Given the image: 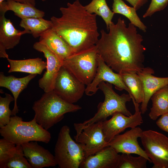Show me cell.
<instances>
[{
    "label": "cell",
    "instance_id": "cell-1",
    "mask_svg": "<svg viewBox=\"0 0 168 168\" xmlns=\"http://www.w3.org/2000/svg\"><path fill=\"white\" fill-rule=\"evenodd\" d=\"M130 22L127 26L119 17L117 22L109 26L107 33L102 30L101 36L96 45L97 54L105 63L118 73H137L144 68L142 36Z\"/></svg>",
    "mask_w": 168,
    "mask_h": 168
},
{
    "label": "cell",
    "instance_id": "cell-2",
    "mask_svg": "<svg viewBox=\"0 0 168 168\" xmlns=\"http://www.w3.org/2000/svg\"><path fill=\"white\" fill-rule=\"evenodd\" d=\"M67 7H61L62 16H52V29L72 48L74 52L95 45L100 35L98 31L96 16L88 12L76 0L68 2Z\"/></svg>",
    "mask_w": 168,
    "mask_h": 168
},
{
    "label": "cell",
    "instance_id": "cell-3",
    "mask_svg": "<svg viewBox=\"0 0 168 168\" xmlns=\"http://www.w3.org/2000/svg\"><path fill=\"white\" fill-rule=\"evenodd\" d=\"M81 109L79 105L62 99L53 91L44 92L32 106L36 122L46 130L62 120L65 114Z\"/></svg>",
    "mask_w": 168,
    "mask_h": 168
},
{
    "label": "cell",
    "instance_id": "cell-4",
    "mask_svg": "<svg viewBox=\"0 0 168 168\" xmlns=\"http://www.w3.org/2000/svg\"><path fill=\"white\" fill-rule=\"evenodd\" d=\"M0 133L16 145L32 141L48 143L51 138L50 133L39 124L34 117L26 122L16 115L11 116L9 123L0 128Z\"/></svg>",
    "mask_w": 168,
    "mask_h": 168
},
{
    "label": "cell",
    "instance_id": "cell-5",
    "mask_svg": "<svg viewBox=\"0 0 168 168\" xmlns=\"http://www.w3.org/2000/svg\"><path fill=\"white\" fill-rule=\"evenodd\" d=\"M98 88L103 92L104 100L99 103L97 112L92 118L82 123L74 124L76 133L83 127L105 121L109 116L116 112L122 113L128 116L132 115L126 105V103L130 101L132 99L129 94L124 93L119 95L113 89L112 84L108 82H101L99 84Z\"/></svg>",
    "mask_w": 168,
    "mask_h": 168
},
{
    "label": "cell",
    "instance_id": "cell-6",
    "mask_svg": "<svg viewBox=\"0 0 168 168\" xmlns=\"http://www.w3.org/2000/svg\"><path fill=\"white\" fill-rule=\"evenodd\" d=\"M96 45L75 52L63 60V66L79 80L87 86L91 83L97 71L98 62Z\"/></svg>",
    "mask_w": 168,
    "mask_h": 168
},
{
    "label": "cell",
    "instance_id": "cell-7",
    "mask_svg": "<svg viewBox=\"0 0 168 168\" xmlns=\"http://www.w3.org/2000/svg\"><path fill=\"white\" fill-rule=\"evenodd\" d=\"M70 133L68 126H62L55 145L54 158L60 168H79L85 158L82 146L73 140Z\"/></svg>",
    "mask_w": 168,
    "mask_h": 168
},
{
    "label": "cell",
    "instance_id": "cell-8",
    "mask_svg": "<svg viewBox=\"0 0 168 168\" xmlns=\"http://www.w3.org/2000/svg\"><path fill=\"white\" fill-rule=\"evenodd\" d=\"M140 138L144 151L153 164L152 168H168V138L150 129L143 131Z\"/></svg>",
    "mask_w": 168,
    "mask_h": 168
},
{
    "label": "cell",
    "instance_id": "cell-9",
    "mask_svg": "<svg viewBox=\"0 0 168 168\" xmlns=\"http://www.w3.org/2000/svg\"><path fill=\"white\" fill-rule=\"evenodd\" d=\"M85 85L63 65L56 78L53 91L65 101L73 104L83 96Z\"/></svg>",
    "mask_w": 168,
    "mask_h": 168
},
{
    "label": "cell",
    "instance_id": "cell-10",
    "mask_svg": "<svg viewBox=\"0 0 168 168\" xmlns=\"http://www.w3.org/2000/svg\"><path fill=\"white\" fill-rule=\"evenodd\" d=\"M74 138L82 146L85 158L108 146L102 130V122L83 127Z\"/></svg>",
    "mask_w": 168,
    "mask_h": 168
},
{
    "label": "cell",
    "instance_id": "cell-11",
    "mask_svg": "<svg viewBox=\"0 0 168 168\" xmlns=\"http://www.w3.org/2000/svg\"><path fill=\"white\" fill-rule=\"evenodd\" d=\"M135 112L130 116L120 112H116L109 120L102 122V128L105 141L109 142L116 136L128 128H133L141 125L143 122L139 105H134Z\"/></svg>",
    "mask_w": 168,
    "mask_h": 168
},
{
    "label": "cell",
    "instance_id": "cell-12",
    "mask_svg": "<svg viewBox=\"0 0 168 168\" xmlns=\"http://www.w3.org/2000/svg\"><path fill=\"white\" fill-rule=\"evenodd\" d=\"M33 48L43 53L46 59V71L38 81L39 86L44 92L53 91L56 78L63 65V60L46 45L40 42L35 43Z\"/></svg>",
    "mask_w": 168,
    "mask_h": 168
},
{
    "label": "cell",
    "instance_id": "cell-13",
    "mask_svg": "<svg viewBox=\"0 0 168 168\" xmlns=\"http://www.w3.org/2000/svg\"><path fill=\"white\" fill-rule=\"evenodd\" d=\"M97 60L98 66L96 74L91 83L87 86L85 91L86 94L88 96L95 94L99 89L98 86L99 83L104 82L114 85L115 89L119 91H127L131 96L133 101H135L129 90L122 80L120 74L114 72L98 54Z\"/></svg>",
    "mask_w": 168,
    "mask_h": 168
},
{
    "label": "cell",
    "instance_id": "cell-14",
    "mask_svg": "<svg viewBox=\"0 0 168 168\" xmlns=\"http://www.w3.org/2000/svg\"><path fill=\"white\" fill-rule=\"evenodd\" d=\"M143 132L138 127L131 128L123 134L114 137L108 143V146L113 148L118 153L134 154L142 156L151 162L145 151L139 145L138 139Z\"/></svg>",
    "mask_w": 168,
    "mask_h": 168
},
{
    "label": "cell",
    "instance_id": "cell-15",
    "mask_svg": "<svg viewBox=\"0 0 168 168\" xmlns=\"http://www.w3.org/2000/svg\"><path fill=\"white\" fill-rule=\"evenodd\" d=\"M31 33L25 30H17L10 20L5 17V14L0 13V57L8 58L6 50L14 48L19 43L21 35Z\"/></svg>",
    "mask_w": 168,
    "mask_h": 168
},
{
    "label": "cell",
    "instance_id": "cell-16",
    "mask_svg": "<svg viewBox=\"0 0 168 168\" xmlns=\"http://www.w3.org/2000/svg\"><path fill=\"white\" fill-rule=\"evenodd\" d=\"M25 157L32 168L54 167L57 165L54 156L48 150L32 141L21 145Z\"/></svg>",
    "mask_w": 168,
    "mask_h": 168
},
{
    "label": "cell",
    "instance_id": "cell-17",
    "mask_svg": "<svg viewBox=\"0 0 168 168\" xmlns=\"http://www.w3.org/2000/svg\"><path fill=\"white\" fill-rule=\"evenodd\" d=\"M154 72L152 68L146 67L137 73L142 82L143 90V99L140 110L142 114L147 110L148 103L152 95L158 90L168 85V77L155 76L153 75Z\"/></svg>",
    "mask_w": 168,
    "mask_h": 168
},
{
    "label": "cell",
    "instance_id": "cell-18",
    "mask_svg": "<svg viewBox=\"0 0 168 168\" xmlns=\"http://www.w3.org/2000/svg\"><path fill=\"white\" fill-rule=\"evenodd\" d=\"M120 155L112 147H106L85 158L81 168H117Z\"/></svg>",
    "mask_w": 168,
    "mask_h": 168
},
{
    "label": "cell",
    "instance_id": "cell-19",
    "mask_svg": "<svg viewBox=\"0 0 168 168\" xmlns=\"http://www.w3.org/2000/svg\"><path fill=\"white\" fill-rule=\"evenodd\" d=\"M40 37L39 42L46 45L63 60L75 53L69 45L52 28Z\"/></svg>",
    "mask_w": 168,
    "mask_h": 168
},
{
    "label": "cell",
    "instance_id": "cell-20",
    "mask_svg": "<svg viewBox=\"0 0 168 168\" xmlns=\"http://www.w3.org/2000/svg\"><path fill=\"white\" fill-rule=\"evenodd\" d=\"M36 74H30L27 76L17 78L13 75L6 76L4 73H0V86L5 87L12 93L14 98V105L12 112L13 115H16L19 110L17 100L20 93L26 87L30 81L35 78Z\"/></svg>",
    "mask_w": 168,
    "mask_h": 168
},
{
    "label": "cell",
    "instance_id": "cell-21",
    "mask_svg": "<svg viewBox=\"0 0 168 168\" xmlns=\"http://www.w3.org/2000/svg\"><path fill=\"white\" fill-rule=\"evenodd\" d=\"M8 11L14 12L15 15L21 19L30 17H43L45 13L35 6L17 2L13 0H7L0 3V13L5 14Z\"/></svg>",
    "mask_w": 168,
    "mask_h": 168
},
{
    "label": "cell",
    "instance_id": "cell-22",
    "mask_svg": "<svg viewBox=\"0 0 168 168\" xmlns=\"http://www.w3.org/2000/svg\"><path fill=\"white\" fill-rule=\"evenodd\" d=\"M7 59L10 65L8 73L21 72L40 75L47 65L46 62L39 58L19 60Z\"/></svg>",
    "mask_w": 168,
    "mask_h": 168
},
{
    "label": "cell",
    "instance_id": "cell-23",
    "mask_svg": "<svg viewBox=\"0 0 168 168\" xmlns=\"http://www.w3.org/2000/svg\"><path fill=\"white\" fill-rule=\"evenodd\" d=\"M152 106L149 116L155 120L160 116L168 113V85L156 91L151 99Z\"/></svg>",
    "mask_w": 168,
    "mask_h": 168
},
{
    "label": "cell",
    "instance_id": "cell-24",
    "mask_svg": "<svg viewBox=\"0 0 168 168\" xmlns=\"http://www.w3.org/2000/svg\"><path fill=\"white\" fill-rule=\"evenodd\" d=\"M19 25L24 30L30 31L36 38L52 29L53 23L50 20H45L43 17H30L21 19Z\"/></svg>",
    "mask_w": 168,
    "mask_h": 168
},
{
    "label": "cell",
    "instance_id": "cell-25",
    "mask_svg": "<svg viewBox=\"0 0 168 168\" xmlns=\"http://www.w3.org/2000/svg\"><path fill=\"white\" fill-rule=\"evenodd\" d=\"M113 0L112 10L114 14H119L124 16L131 23L143 32H146L147 27L140 20L135 8L128 6L122 0Z\"/></svg>",
    "mask_w": 168,
    "mask_h": 168
},
{
    "label": "cell",
    "instance_id": "cell-26",
    "mask_svg": "<svg viewBox=\"0 0 168 168\" xmlns=\"http://www.w3.org/2000/svg\"><path fill=\"white\" fill-rule=\"evenodd\" d=\"M119 74L136 102L138 104L142 103L144 97L143 88L137 73L126 72Z\"/></svg>",
    "mask_w": 168,
    "mask_h": 168
},
{
    "label": "cell",
    "instance_id": "cell-27",
    "mask_svg": "<svg viewBox=\"0 0 168 168\" xmlns=\"http://www.w3.org/2000/svg\"><path fill=\"white\" fill-rule=\"evenodd\" d=\"M84 7L89 13L101 16L108 30L109 26L113 22L112 19L114 13L108 7L105 0H92Z\"/></svg>",
    "mask_w": 168,
    "mask_h": 168
},
{
    "label": "cell",
    "instance_id": "cell-28",
    "mask_svg": "<svg viewBox=\"0 0 168 168\" xmlns=\"http://www.w3.org/2000/svg\"><path fill=\"white\" fill-rule=\"evenodd\" d=\"M147 161L142 156L135 157L130 154L122 153L120 155L117 168H146Z\"/></svg>",
    "mask_w": 168,
    "mask_h": 168
},
{
    "label": "cell",
    "instance_id": "cell-29",
    "mask_svg": "<svg viewBox=\"0 0 168 168\" xmlns=\"http://www.w3.org/2000/svg\"><path fill=\"white\" fill-rule=\"evenodd\" d=\"M16 145L13 142L3 138L0 139V168H5L6 165L14 155Z\"/></svg>",
    "mask_w": 168,
    "mask_h": 168
},
{
    "label": "cell",
    "instance_id": "cell-30",
    "mask_svg": "<svg viewBox=\"0 0 168 168\" xmlns=\"http://www.w3.org/2000/svg\"><path fill=\"white\" fill-rule=\"evenodd\" d=\"M5 95L4 97L0 96V128L8 124L11 116L13 115L9 105L11 102L14 101V97L8 93H5Z\"/></svg>",
    "mask_w": 168,
    "mask_h": 168
},
{
    "label": "cell",
    "instance_id": "cell-31",
    "mask_svg": "<svg viewBox=\"0 0 168 168\" xmlns=\"http://www.w3.org/2000/svg\"><path fill=\"white\" fill-rule=\"evenodd\" d=\"M13 156L7 162L5 168H32L25 157L21 145H16Z\"/></svg>",
    "mask_w": 168,
    "mask_h": 168
},
{
    "label": "cell",
    "instance_id": "cell-32",
    "mask_svg": "<svg viewBox=\"0 0 168 168\" xmlns=\"http://www.w3.org/2000/svg\"><path fill=\"white\" fill-rule=\"evenodd\" d=\"M168 0H151V3L143 17L150 16L155 12L164 9L167 6Z\"/></svg>",
    "mask_w": 168,
    "mask_h": 168
},
{
    "label": "cell",
    "instance_id": "cell-33",
    "mask_svg": "<svg viewBox=\"0 0 168 168\" xmlns=\"http://www.w3.org/2000/svg\"><path fill=\"white\" fill-rule=\"evenodd\" d=\"M156 123L160 129L168 133V113L161 115Z\"/></svg>",
    "mask_w": 168,
    "mask_h": 168
},
{
    "label": "cell",
    "instance_id": "cell-34",
    "mask_svg": "<svg viewBox=\"0 0 168 168\" xmlns=\"http://www.w3.org/2000/svg\"><path fill=\"white\" fill-rule=\"evenodd\" d=\"M137 10L145 4L148 0H125Z\"/></svg>",
    "mask_w": 168,
    "mask_h": 168
},
{
    "label": "cell",
    "instance_id": "cell-35",
    "mask_svg": "<svg viewBox=\"0 0 168 168\" xmlns=\"http://www.w3.org/2000/svg\"><path fill=\"white\" fill-rule=\"evenodd\" d=\"M6 0H0V3ZM15 1L35 6V0H13Z\"/></svg>",
    "mask_w": 168,
    "mask_h": 168
},
{
    "label": "cell",
    "instance_id": "cell-36",
    "mask_svg": "<svg viewBox=\"0 0 168 168\" xmlns=\"http://www.w3.org/2000/svg\"><path fill=\"white\" fill-rule=\"evenodd\" d=\"M42 1H43V2H44V1H45L46 0H41Z\"/></svg>",
    "mask_w": 168,
    "mask_h": 168
}]
</instances>
